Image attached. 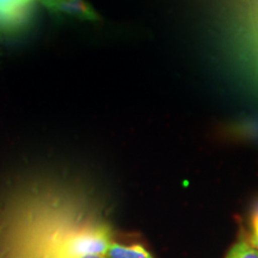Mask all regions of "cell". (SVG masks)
<instances>
[{"label":"cell","instance_id":"6da1fadb","mask_svg":"<svg viewBox=\"0 0 258 258\" xmlns=\"http://www.w3.org/2000/svg\"><path fill=\"white\" fill-rule=\"evenodd\" d=\"M112 234L105 224H91L70 232L56 245V258H77L89 254L105 256L112 244Z\"/></svg>","mask_w":258,"mask_h":258},{"label":"cell","instance_id":"7a4b0ae2","mask_svg":"<svg viewBox=\"0 0 258 258\" xmlns=\"http://www.w3.org/2000/svg\"><path fill=\"white\" fill-rule=\"evenodd\" d=\"M50 14L80 19V21H98L99 15L86 0H38Z\"/></svg>","mask_w":258,"mask_h":258},{"label":"cell","instance_id":"3957f363","mask_svg":"<svg viewBox=\"0 0 258 258\" xmlns=\"http://www.w3.org/2000/svg\"><path fill=\"white\" fill-rule=\"evenodd\" d=\"M36 2L38 0H0V28L10 29L21 25Z\"/></svg>","mask_w":258,"mask_h":258},{"label":"cell","instance_id":"277c9868","mask_svg":"<svg viewBox=\"0 0 258 258\" xmlns=\"http://www.w3.org/2000/svg\"><path fill=\"white\" fill-rule=\"evenodd\" d=\"M106 258H154L144 245L112 243L105 253Z\"/></svg>","mask_w":258,"mask_h":258},{"label":"cell","instance_id":"5b68a950","mask_svg":"<svg viewBox=\"0 0 258 258\" xmlns=\"http://www.w3.org/2000/svg\"><path fill=\"white\" fill-rule=\"evenodd\" d=\"M225 258H258V250L246 240L235 243Z\"/></svg>","mask_w":258,"mask_h":258},{"label":"cell","instance_id":"8992f818","mask_svg":"<svg viewBox=\"0 0 258 258\" xmlns=\"http://www.w3.org/2000/svg\"><path fill=\"white\" fill-rule=\"evenodd\" d=\"M251 225H252L253 234L258 237V199L253 202L252 207H251Z\"/></svg>","mask_w":258,"mask_h":258},{"label":"cell","instance_id":"52a82bcc","mask_svg":"<svg viewBox=\"0 0 258 258\" xmlns=\"http://www.w3.org/2000/svg\"><path fill=\"white\" fill-rule=\"evenodd\" d=\"M77 258H106L105 256H102V254H89V256H82Z\"/></svg>","mask_w":258,"mask_h":258},{"label":"cell","instance_id":"ba28073f","mask_svg":"<svg viewBox=\"0 0 258 258\" xmlns=\"http://www.w3.org/2000/svg\"><path fill=\"white\" fill-rule=\"evenodd\" d=\"M251 241H252L253 246H256L257 250H258V237H256V235H252V238H251Z\"/></svg>","mask_w":258,"mask_h":258},{"label":"cell","instance_id":"9c48e42d","mask_svg":"<svg viewBox=\"0 0 258 258\" xmlns=\"http://www.w3.org/2000/svg\"><path fill=\"white\" fill-rule=\"evenodd\" d=\"M53 258H56V256H55V254H54V253H53Z\"/></svg>","mask_w":258,"mask_h":258}]
</instances>
